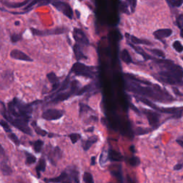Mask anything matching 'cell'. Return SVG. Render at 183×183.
<instances>
[{"mask_svg":"<svg viewBox=\"0 0 183 183\" xmlns=\"http://www.w3.org/2000/svg\"><path fill=\"white\" fill-rule=\"evenodd\" d=\"M67 31V28L65 27H56L51 29L47 30H40L34 28H31V32L34 35L36 36H48V35H55V34H61L65 33Z\"/></svg>","mask_w":183,"mask_h":183,"instance_id":"cell-7","label":"cell"},{"mask_svg":"<svg viewBox=\"0 0 183 183\" xmlns=\"http://www.w3.org/2000/svg\"><path fill=\"white\" fill-rule=\"evenodd\" d=\"M75 12H76V14H77V18H80V12L78 10H75Z\"/></svg>","mask_w":183,"mask_h":183,"instance_id":"cell-55","label":"cell"},{"mask_svg":"<svg viewBox=\"0 0 183 183\" xmlns=\"http://www.w3.org/2000/svg\"><path fill=\"white\" fill-rule=\"evenodd\" d=\"M21 35L19 34L13 33L10 35V40L12 43H16L17 42H19L21 40Z\"/></svg>","mask_w":183,"mask_h":183,"instance_id":"cell-44","label":"cell"},{"mask_svg":"<svg viewBox=\"0 0 183 183\" xmlns=\"http://www.w3.org/2000/svg\"><path fill=\"white\" fill-rule=\"evenodd\" d=\"M127 181L129 183H136V180L132 179V178L130 177L129 175H127Z\"/></svg>","mask_w":183,"mask_h":183,"instance_id":"cell-51","label":"cell"},{"mask_svg":"<svg viewBox=\"0 0 183 183\" xmlns=\"http://www.w3.org/2000/svg\"><path fill=\"white\" fill-rule=\"evenodd\" d=\"M173 34V30L171 29H160L153 32V35L157 40L162 41L163 39L170 37Z\"/></svg>","mask_w":183,"mask_h":183,"instance_id":"cell-14","label":"cell"},{"mask_svg":"<svg viewBox=\"0 0 183 183\" xmlns=\"http://www.w3.org/2000/svg\"><path fill=\"white\" fill-rule=\"evenodd\" d=\"M125 90L135 94L139 97L150 98L154 101L160 102H169L174 98L167 90L158 84H145L133 80H125Z\"/></svg>","mask_w":183,"mask_h":183,"instance_id":"cell-1","label":"cell"},{"mask_svg":"<svg viewBox=\"0 0 183 183\" xmlns=\"http://www.w3.org/2000/svg\"><path fill=\"white\" fill-rule=\"evenodd\" d=\"M2 77H4L2 78L1 80V86L2 89H3L4 86L10 87V85L13 82L14 77H13V73L9 71H5L4 73L2 74Z\"/></svg>","mask_w":183,"mask_h":183,"instance_id":"cell-19","label":"cell"},{"mask_svg":"<svg viewBox=\"0 0 183 183\" xmlns=\"http://www.w3.org/2000/svg\"><path fill=\"white\" fill-rule=\"evenodd\" d=\"M147 50L158 57H160V59H165V54L162 50L159 49H147Z\"/></svg>","mask_w":183,"mask_h":183,"instance_id":"cell-34","label":"cell"},{"mask_svg":"<svg viewBox=\"0 0 183 183\" xmlns=\"http://www.w3.org/2000/svg\"><path fill=\"white\" fill-rule=\"evenodd\" d=\"M128 6H129V4H128L127 1V2H121L120 4H119V10H120V12L123 13H125V14H130V12L129 11V9H128Z\"/></svg>","mask_w":183,"mask_h":183,"instance_id":"cell-35","label":"cell"},{"mask_svg":"<svg viewBox=\"0 0 183 183\" xmlns=\"http://www.w3.org/2000/svg\"><path fill=\"white\" fill-rule=\"evenodd\" d=\"M69 80H70V75H69H69H67V77L66 78H65V80H64V81H63L62 84H61L60 88L59 89V90L57 91H55V93L52 94V95L49 96V97H48L47 98V99H52V97L54 98L56 95H58V94L61 93V91H64L65 90H67V89L69 88V86H70V83H71V82H70V81H69Z\"/></svg>","mask_w":183,"mask_h":183,"instance_id":"cell-21","label":"cell"},{"mask_svg":"<svg viewBox=\"0 0 183 183\" xmlns=\"http://www.w3.org/2000/svg\"><path fill=\"white\" fill-rule=\"evenodd\" d=\"M173 47L178 53H182L183 52V45L180 41H175V42H174L173 44Z\"/></svg>","mask_w":183,"mask_h":183,"instance_id":"cell-41","label":"cell"},{"mask_svg":"<svg viewBox=\"0 0 183 183\" xmlns=\"http://www.w3.org/2000/svg\"><path fill=\"white\" fill-rule=\"evenodd\" d=\"M46 183H80V172L74 165L67 167L57 177L45 178Z\"/></svg>","mask_w":183,"mask_h":183,"instance_id":"cell-4","label":"cell"},{"mask_svg":"<svg viewBox=\"0 0 183 183\" xmlns=\"http://www.w3.org/2000/svg\"><path fill=\"white\" fill-rule=\"evenodd\" d=\"M167 3L173 7H180L183 4V0H167Z\"/></svg>","mask_w":183,"mask_h":183,"instance_id":"cell-37","label":"cell"},{"mask_svg":"<svg viewBox=\"0 0 183 183\" xmlns=\"http://www.w3.org/2000/svg\"><path fill=\"white\" fill-rule=\"evenodd\" d=\"M153 129L151 128H144V127H137L135 133L137 135H143V134H146L151 132Z\"/></svg>","mask_w":183,"mask_h":183,"instance_id":"cell-36","label":"cell"},{"mask_svg":"<svg viewBox=\"0 0 183 183\" xmlns=\"http://www.w3.org/2000/svg\"><path fill=\"white\" fill-rule=\"evenodd\" d=\"M30 144L33 147V150L36 153H40L42 152L43 146H44V142L41 139H37V140L34 142H31Z\"/></svg>","mask_w":183,"mask_h":183,"instance_id":"cell-28","label":"cell"},{"mask_svg":"<svg viewBox=\"0 0 183 183\" xmlns=\"http://www.w3.org/2000/svg\"><path fill=\"white\" fill-rule=\"evenodd\" d=\"M64 115V112L62 110H57V109H48L42 113V117L45 120L52 121L57 120L62 118Z\"/></svg>","mask_w":183,"mask_h":183,"instance_id":"cell-9","label":"cell"},{"mask_svg":"<svg viewBox=\"0 0 183 183\" xmlns=\"http://www.w3.org/2000/svg\"><path fill=\"white\" fill-rule=\"evenodd\" d=\"M83 181L84 183H95L92 175L90 173L85 172L83 175Z\"/></svg>","mask_w":183,"mask_h":183,"instance_id":"cell-38","label":"cell"},{"mask_svg":"<svg viewBox=\"0 0 183 183\" xmlns=\"http://www.w3.org/2000/svg\"><path fill=\"white\" fill-rule=\"evenodd\" d=\"M7 110L3 102H1V115L4 119H24L29 122L33 109L32 104H27L18 98L14 97L7 104Z\"/></svg>","mask_w":183,"mask_h":183,"instance_id":"cell-3","label":"cell"},{"mask_svg":"<svg viewBox=\"0 0 183 183\" xmlns=\"http://www.w3.org/2000/svg\"><path fill=\"white\" fill-rule=\"evenodd\" d=\"M98 136L97 135H93L91 137H90L88 139H87L86 140H84L82 141V147L83 148L84 151H88L90 149V147L92 146L93 145H95V144L98 141Z\"/></svg>","mask_w":183,"mask_h":183,"instance_id":"cell-20","label":"cell"},{"mask_svg":"<svg viewBox=\"0 0 183 183\" xmlns=\"http://www.w3.org/2000/svg\"><path fill=\"white\" fill-rule=\"evenodd\" d=\"M108 161V154H107V152L106 153V152L103 150V151L102 152V154L101 155H100V158H99V163L100 165H103L105 164V163Z\"/></svg>","mask_w":183,"mask_h":183,"instance_id":"cell-42","label":"cell"},{"mask_svg":"<svg viewBox=\"0 0 183 183\" xmlns=\"http://www.w3.org/2000/svg\"><path fill=\"white\" fill-rule=\"evenodd\" d=\"M182 60H183V56H182Z\"/></svg>","mask_w":183,"mask_h":183,"instance_id":"cell-57","label":"cell"},{"mask_svg":"<svg viewBox=\"0 0 183 183\" xmlns=\"http://www.w3.org/2000/svg\"><path fill=\"white\" fill-rule=\"evenodd\" d=\"M176 24L180 29H183V14H180L176 19Z\"/></svg>","mask_w":183,"mask_h":183,"instance_id":"cell-45","label":"cell"},{"mask_svg":"<svg viewBox=\"0 0 183 183\" xmlns=\"http://www.w3.org/2000/svg\"><path fill=\"white\" fill-rule=\"evenodd\" d=\"M71 72L77 76L84 77L89 79H95L97 75V69L96 67L88 66L83 63L76 62L72 67Z\"/></svg>","mask_w":183,"mask_h":183,"instance_id":"cell-5","label":"cell"},{"mask_svg":"<svg viewBox=\"0 0 183 183\" xmlns=\"http://www.w3.org/2000/svg\"><path fill=\"white\" fill-rule=\"evenodd\" d=\"M120 58H121L122 61L127 64H130L133 62L130 52H128V50L126 49H124L122 50V52L120 53Z\"/></svg>","mask_w":183,"mask_h":183,"instance_id":"cell-24","label":"cell"},{"mask_svg":"<svg viewBox=\"0 0 183 183\" xmlns=\"http://www.w3.org/2000/svg\"><path fill=\"white\" fill-rule=\"evenodd\" d=\"M94 130H95V127H90L89 128H88V129L85 130V132H92L94 131Z\"/></svg>","mask_w":183,"mask_h":183,"instance_id":"cell-53","label":"cell"},{"mask_svg":"<svg viewBox=\"0 0 183 183\" xmlns=\"http://www.w3.org/2000/svg\"><path fill=\"white\" fill-rule=\"evenodd\" d=\"M125 37L130 40L131 43L134 45H152V42H150L147 40H143V39H139L134 35L125 33Z\"/></svg>","mask_w":183,"mask_h":183,"instance_id":"cell-16","label":"cell"},{"mask_svg":"<svg viewBox=\"0 0 183 183\" xmlns=\"http://www.w3.org/2000/svg\"><path fill=\"white\" fill-rule=\"evenodd\" d=\"M96 164V157L92 156L91 158V166H94Z\"/></svg>","mask_w":183,"mask_h":183,"instance_id":"cell-50","label":"cell"},{"mask_svg":"<svg viewBox=\"0 0 183 183\" xmlns=\"http://www.w3.org/2000/svg\"><path fill=\"white\" fill-rule=\"evenodd\" d=\"M176 142H177V143L178 144V145H179L180 146H181L182 147H183V136L178 137V138L176 139Z\"/></svg>","mask_w":183,"mask_h":183,"instance_id":"cell-48","label":"cell"},{"mask_svg":"<svg viewBox=\"0 0 183 183\" xmlns=\"http://www.w3.org/2000/svg\"><path fill=\"white\" fill-rule=\"evenodd\" d=\"M130 150H131V151L133 152V153H134V152H135V150H134V145H132L131 147H130Z\"/></svg>","mask_w":183,"mask_h":183,"instance_id":"cell-54","label":"cell"},{"mask_svg":"<svg viewBox=\"0 0 183 183\" xmlns=\"http://www.w3.org/2000/svg\"><path fill=\"white\" fill-rule=\"evenodd\" d=\"M69 137L70 139V140L72 144H75L77 143L78 141L81 139V134H78V133H72L69 134Z\"/></svg>","mask_w":183,"mask_h":183,"instance_id":"cell-39","label":"cell"},{"mask_svg":"<svg viewBox=\"0 0 183 183\" xmlns=\"http://www.w3.org/2000/svg\"><path fill=\"white\" fill-rule=\"evenodd\" d=\"M131 108H132V110H134V112H135L136 113H137V114H138V115L140 114V112H139V111L138 110H137V108L136 107H134V105H132H132H131Z\"/></svg>","mask_w":183,"mask_h":183,"instance_id":"cell-52","label":"cell"},{"mask_svg":"<svg viewBox=\"0 0 183 183\" xmlns=\"http://www.w3.org/2000/svg\"><path fill=\"white\" fill-rule=\"evenodd\" d=\"M30 1L29 0H26L25 2H11L8 1H2V3L4 4V6H6V7L9 8H20L21 6L27 5V4H29Z\"/></svg>","mask_w":183,"mask_h":183,"instance_id":"cell-23","label":"cell"},{"mask_svg":"<svg viewBox=\"0 0 183 183\" xmlns=\"http://www.w3.org/2000/svg\"><path fill=\"white\" fill-rule=\"evenodd\" d=\"M32 126L33 127L34 130V132H36L37 134H39V135L40 136H42V137H45L47 134V132L46 131V130H42V128L39 127L37 125V122L36 121H33L32 123Z\"/></svg>","mask_w":183,"mask_h":183,"instance_id":"cell-29","label":"cell"},{"mask_svg":"<svg viewBox=\"0 0 183 183\" xmlns=\"http://www.w3.org/2000/svg\"><path fill=\"white\" fill-rule=\"evenodd\" d=\"M127 45L130 46L131 47V48H132L134 51H135L136 53L139 54V55H141L142 57L145 59V60H152L153 61L154 60V57H153V56H150V54H148L147 52L144 51V49H142V48H141L140 47H139V46H136L132 44V43L130 42H127Z\"/></svg>","mask_w":183,"mask_h":183,"instance_id":"cell-17","label":"cell"},{"mask_svg":"<svg viewBox=\"0 0 183 183\" xmlns=\"http://www.w3.org/2000/svg\"><path fill=\"white\" fill-rule=\"evenodd\" d=\"M0 125H1L2 127L4 129V132H6L7 134L12 133V130H11L10 127L9 126L8 123H6V120H4V119H1V121H0Z\"/></svg>","mask_w":183,"mask_h":183,"instance_id":"cell-40","label":"cell"},{"mask_svg":"<svg viewBox=\"0 0 183 183\" xmlns=\"http://www.w3.org/2000/svg\"><path fill=\"white\" fill-rule=\"evenodd\" d=\"M153 63L161 69L154 77L163 83L170 85H183V68L166 59L154 58Z\"/></svg>","mask_w":183,"mask_h":183,"instance_id":"cell-2","label":"cell"},{"mask_svg":"<svg viewBox=\"0 0 183 183\" xmlns=\"http://www.w3.org/2000/svg\"><path fill=\"white\" fill-rule=\"evenodd\" d=\"M182 167H183V162H179L176 165H175V167H174V170H180V169H182Z\"/></svg>","mask_w":183,"mask_h":183,"instance_id":"cell-47","label":"cell"},{"mask_svg":"<svg viewBox=\"0 0 183 183\" xmlns=\"http://www.w3.org/2000/svg\"><path fill=\"white\" fill-rule=\"evenodd\" d=\"M25 154L26 155V165H31L32 164H34L37 162V158L31 153H29L27 152H25Z\"/></svg>","mask_w":183,"mask_h":183,"instance_id":"cell-31","label":"cell"},{"mask_svg":"<svg viewBox=\"0 0 183 183\" xmlns=\"http://www.w3.org/2000/svg\"><path fill=\"white\" fill-rule=\"evenodd\" d=\"M52 2H47V1H41L40 2V3L38 4V6H44V5H47V4H49L51 3Z\"/></svg>","mask_w":183,"mask_h":183,"instance_id":"cell-49","label":"cell"},{"mask_svg":"<svg viewBox=\"0 0 183 183\" xmlns=\"http://www.w3.org/2000/svg\"><path fill=\"white\" fill-rule=\"evenodd\" d=\"M109 183H113V182H109Z\"/></svg>","mask_w":183,"mask_h":183,"instance_id":"cell-58","label":"cell"},{"mask_svg":"<svg viewBox=\"0 0 183 183\" xmlns=\"http://www.w3.org/2000/svg\"><path fill=\"white\" fill-rule=\"evenodd\" d=\"M128 4H129V6H130V9H131V12L133 13L135 10L136 5H137V1H127Z\"/></svg>","mask_w":183,"mask_h":183,"instance_id":"cell-46","label":"cell"},{"mask_svg":"<svg viewBox=\"0 0 183 183\" xmlns=\"http://www.w3.org/2000/svg\"><path fill=\"white\" fill-rule=\"evenodd\" d=\"M127 162L130 166L137 167L140 165V159L138 157L132 156L131 158L127 159Z\"/></svg>","mask_w":183,"mask_h":183,"instance_id":"cell-33","label":"cell"},{"mask_svg":"<svg viewBox=\"0 0 183 183\" xmlns=\"http://www.w3.org/2000/svg\"><path fill=\"white\" fill-rule=\"evenodd\" d=\"M47 78L49 80V82L50 83L52 84V85H54V84H56L60 82V78H59L56 75V74L53 72H49L48 73L47 75Z\"/></svg>","mask_w":183,"mask_h":183,"instance_id":"cell-30","label":"cell"},{"mask_svg":"<svg viewBox=\"0 0 183 183\" xmlns=\"http://www.w3.org/2000/svg\"><path fill=\"white\" fill-rule=\"evenodd\" d=\"M46 169V160L44 158H41L35 167V170L37 175V177L40 178L41 176V173L45 172Z\"/></svg>","mask_w":183,"mask_h":183,"instance_id":"cell-25","label":"cell"},{"mask_svg":"<svg viewBox=\"0 0 183 183\" xmlns=\"http://www.w3.org/2000/svg\"><path fill=\"white\" fill-rule=\"evenodd\" d=\"M96 86L94 84H88V85L82 87V88L80 89V90L78 91V92L76 96H80L84 95L87 92H90V91H92L95 90Z\"/></svg>","mask_w":183,"mask_h":183,"instance_id":"cell-27","label":"cell"},{"mask_svg":"<svg viewBox=\"0 0 183 183\" xmlns=\"http://www.w3.org/2000/svg\"><path fill=\"white\" fill-rule=\"evenodd\" d=\"M110 172L112 176L116 178L119 183H124V177L120 165H116L112 169H110Z\"/></svg>","mask_w":183,"mask_h":183,"instance_id":"cell-18","label":"cell"},{"mask_svg":"<svg viewBox=\"0 0 183 183\" xmlns=\"http://www.w3.org/2000/svg\"><path fill=\"white\" fill-rule=\"evenodd\" d=\"M8 137L10 138V140H12L17 146H19L20 145V141H19V138L14 133H12H12L8 134Z\"/></svg>","mask_w":183,"mask_h":183,"instance_id":"cell-43","label":"cell"},{"mask_svg":"<svg viewBox=\"0 0 183 183\" xmlns=\"http://www.w3.org/2000/svg\"><path fill=\"white\" fill-rule=\"evenodd\" d=\"M107 154L108 160H110V162H123L125 160V158H124L123 154L119 152L116 151L115 150L109 149L107 151Z\"/></svg>","mask_w":183,"mask_h":183,"instance_id":"cell-15","label":"cell"},{"mask_svg":"<svg viewBox=\"0 0 183 183\" xmlns=\"http://www.w3.org/2000/svg\"><path fill=\"white\" fill-rule=\"evenodd\" d=\"M73 52H74V54H75V56L76 60L78 61L87 60V59H88L87 56L83 53V52H82V50L81 49V46L77 44V43L73 46Z\"/></svg>","mask_w":183,"mask_h":183,"instance_id":"cell-22","label":"cell"},{"mask_svg":"<svg viewBox=\"0 0 183 183\" xmlns=\"http://www.w3.org/2000/svg\"><path fill=\"white\" fill-rule=\"evenodd\" d=\"M142 112L147 117L149 125L151 127H154L158 125L161 117V115L159 113L154 112L153 110H147V109H143Z\"/></svg>","mask_w":183,"mask_h":183,"instance_id":"cell-10","label":"cell"},{"mask_svg":"<svg viewBox=\"0 0 183 183\" xmlns=\"http://www.w3.org/2000/svg\"><path fill=\"white\" fill-rule=\"evenodd\" d=\"M1 171L4 175H10L12 173V169L6 160H2L1 161Z\"/></svg>","mask_w":183,"mask_h":183,"instance_id":"cell-26","label":"cell"},{"mask_svg":"<svg viewBox=\"0 0 183 183\" xmlns=\"http://www.w3.org/2000/svg\"><path fill=\"white\" fill-rule=\"evenodd\" d=\"M10 57L14 60L24 61V62H33V60L29 56L19 49H12L10 52Z\"/></svg>","mask_w":183,"mask_h":183,"instance_id":"cell-12","label":"cell"},{"mask_svg":"<svg viewBox=\"0 0 183 183\" xmlns=\"http://www.w3.org/2000/svg\"><path fill=\"white\" fill-rule=\"evenodd\" d=\"M51 4L59 12H62L69 19H72L74 16L73 10L68 3L62 1H52Z\"/></svg>","mask_w":183,"mask_h":183,"instance_id":"cell-6","label":"cell"},{"mask_svg":"<svg viewBox=\"0 0 183 183\" xmlns=\"http://www.w3.org/2000/svg\"><path fill=\"white\" fill-rule=\"evenodd\" d=\"M62 150H61L60 147L56 146V147H54L53 149L51 150V151L49 152V154L47 155V158L49 160V162H51V164L55 166L56 165V162L62 158Z\"/></svg>","mask_w":183,"mask_h":183,"instance_id":"cell-11","label":"cell"},{"mask_svg":"<svg viewBox=\"0 0 183 183\" xmlns=\"http://www.w3.org/2000/svg\"><path fill=\"white\" fill-rule=\"evenodd\" d=\"M80 115H82L84 113H87L88 112H95V110L92 108H91L90 106L88 104L84 103H80Z\"/></svg>","mask_w":183,"mask_h":183,"instance_id":"cell-32","label":"cell"},{"mask_svg":"<svg viewBox=\"0 0 183 183\" xmlns=\"http://www.w3.org/2000/svg\"><path fill=\"white\" fill-rule=\"evenodd\" d=\"M180 36H181L182 38H183V29L180 30Z\"/></svg>","mask_w":183,"mask_h":183,"instance_id":"cell-56","label":"cell"},{"mask_svg":"<svg viewBox=\"0 0 183 183\" xmlns=\"http://www.w3.org/2000/svg\"><path fill=\"white\" fill-rule=\"evenodd\" d=\"M73 37L75 39V40L77 42V44L81 46V47H84V46H88L90 45V41L88 37L86 36V34L84 32L82 31L80 28H74L73 29Z\"/></svg>","mask_w":183,"mask_h":183,"instance_id":"cell-8","label":"cell"},{"mask_svg":"<svg viewBox=\"0 0 183 183\" xmlns=\"http://www.w3.org/2000/svg\"><path fill=\"white\" fill-rule=\"evenodd\" d=\"M72 95H75L74 94L73 91H72L70 90H69V91H67V92H61L58 95H56L55 97L50 100V102H49V104H57L60 103L61 102L65 101V100L68 99L69 97H72Z\"/></svg>","mask_w":183,"mask_h":183,"instance_id":"cell-13","label":"cell"}]
</instances>
